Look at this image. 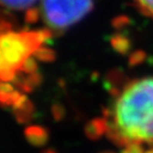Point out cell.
<instances>
[{"label": "cell", "mask_w": 153, "mask_h": 153, "mask_svg": "<svg viewBox=\"0 0 153 153\" xmlns=\"http://www.w3.org/2000/svg\"><path fill=\"white\" fill-rule=\"evenodd\" d=\"M0 11V83H14L29 57L52 36L50 29L15 30Z\"/></svg>", "instance_id": "2"}, {"label": "cell", "mask_w": 153, "mask_h": 153, "mask_svg": "<svg viewBox=\"0 0 153 153\" xmlns=\"http://www.w3.org/2000/svg\"><path fill=\"white\" fill-rule=\"evenodd\" d=\"M137 9L148 17L153 18V0H133Z\"/></svg>", "instance_id": "9"}, {"label": "cell", "mask_w": 153, "mask_h": 153, "mask_svg": "<svg viewBox=\"0 0 153 153\" xmlns=\"http://www.w3.org/2000/svg\"><path fill=\"white\" fill-rule=\"evenodd\" d=\"M121 153H145V149L141 146V143H132L124 147Z\"/></svg>", "instance_id": "11"}, {"label": "cell", "mask_w": 153, "mask_h": 153, "mask_svg": "<svg viewBox=\"0 0 153 153\" xmlns=\"http://www.w3.org/2000/svg\"><path fill=\"white\" fill-rule=\"evenodd\" d=\"M54 52L49 48L45 47V46H42L41 48H38L36 52L34 53V57L36 60L44 61V62H51V61L54 60Z\"/></svg>", "instance_id": "10"}, {"label": "cell", "mask_w": 153, "mask_h": 153, "mask_svg": "<svg viewBox=\"0 0 153 153\" xmlns=\"http://www.w3.org/2000/svg\"><path fill=\"white\" fill-rule=\"evenodd\" d=\"M26 134V137L32 145H35V146H41L47 141L48 139V133L44 128L37 127V126H34V127H29L25 131Z\"/></svg>", "instance_id": "5"}, {"label": "cell", "mask_w": 153, "mask_h": 153, "mask_svg": "<svg viewBox=\"0 0 153 153\" xmlns=\"http://www.w3.org/2000/svg\"><path fill=\"white\" fill-rule=\"evenodd\" d=\"M145 153H153V148L150 149V150H148V151H145Z\"/></svg>", "instance_id": "12"}, {"label": "cell", "mask_w": 153, "mask_h": 153, "mask_svg": "<svg viewBox=\"0 0 153 153\" xmlns=\"http://www.w3.org/2000/svg\"><path fill=\"white\" fill-rule=\"evenodd\" d=\"M111 44H112L113 48L115 50H117L120 53H124L129 50L130 48V43L126 36L122 35H115L111 39Z\"/></svg>", "instance_id": "8"}, {"label": "cell", "mask_w": 153, "mask_h": 153, "mask_svg": "<svg viewBox=\"0 0 153 153\" xmlns=\"http://www.w3.org/2000/svg\"><path fill=\"white\" fill-rule=\"evenodd\" d=\"M108 121V135L120 146L153 145V76L134 81L116 100Z\"/></svg>", "instance_id": "1"}, {"label": "cell", "mask_w": 153, "mask_h": 153, "mask_svg": "<svg viewBox=\"0 0 153 153\" xmlns=\"http://www.w3.org/2000/svg\"><path fill=\"white\" fill-rule=\"evenodd\" d=\"M108 129V120L106 119H95L91 122H89L86 127L85 131L87 136L91 138H98L103 134V132H106Z\"/></svg>", "instance_id": "6"}, {"label": "cell", "mask_w": 153, "mask_h": 153, "mask_svg": "<svg viewBox=\"0 0 153 153\" xmlns=\"http://www.w3.org/2000/svg\"><path fill=\"white\" fill-rule=\"evenodd\" d=\"M37 0H0V5L9 10H22L30 9Z\"/></svg>", "instance_id": "7"}, {"label": "cell", "mask_w": 153, "mask_h": 153, "mask_svg": "<svg viewBox=\"0 0 153 153\" xmlns=\"http://www.w3.org/2000/svg\"><path fill=\"white\" fill-rule=\"evenodd\" d=\"M94 9V0H42L43 20L51 31H64Z\"/></svg>", "instance_id": "3"}, {"label": "cell", "mask_w": 153, "mask_h": 153, "mask_svg": "<svg viewBox=\"0 0 153 153\" xmlns=\"http://www.w3.org/2000/svg\"><path fill=\"white\" fill-rule=\"evenodd\" d=\"M13 111H14L15 116L19 122H28L31 120L32 116H33L34 106L31 101L28 100V98L25 95L24 98L13 108Z\"/></svg>", "instance_id": "4"}]
</instances>
